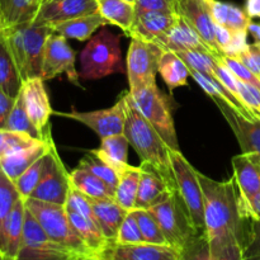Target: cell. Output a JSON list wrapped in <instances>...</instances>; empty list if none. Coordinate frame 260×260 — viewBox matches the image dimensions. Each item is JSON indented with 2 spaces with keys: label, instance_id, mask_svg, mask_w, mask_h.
I'll list each match as a JSON object with an SVG mask.
<instances>
[{
  "label": "cell",
  "instance_id": "obj_46",
  "mask_svg": "<svg viewBox=\"0 0 260 260\" xmlns=\"http://www.w3.org/2000/svg\"><path fill=\"white\" fill-rule=\"evenodd\" d=\"M220 60L236 78L240 81H244L246 84H250V85L256 86V88L260 89V79L253 71L249 70L243 62H241L239 58L233 57V56H226L222 55L220 56Z\"/></svg>",
  "mask_w": 260,
  "mask_h": 260
},
{
  "label": "cell",
  "instance_id": "obj_57",
  "mask_svg": "<svg viewBox=\"0 0 260 260\" xmlns=\"http://www.w3.org/2000/svg\"><path fill=\"white\" fill-rule=\"evenodd\" d=\"M80 260H108L101 255H86V256H81Z\"/></svg>",
  "mask_w": 260,
  "mask_h": 260
},
{
  "label": "cell",
  "instance_id": "obj_9",
  "mask_svg": "<svg viewBox=\"0 0 260 260\" xmlns=\"http://www.w3.org/2000/svg\"><path fill=\"white\" fill-rule=\"evenodd\" d=\"M165 50L155 42L132 37L127 51L126 74L129 90L156 83L159 65Z\"/></svg>",
  "mask_w": 260,
  "mask_h": 260
},
{
  "label": "cell",
  "instance_id": "obj_29",
  "mask_svg": "<svg viewBox=\"0 0 260 260\" xmlns=\"http://www.w3.org/2000/svg\"><path fill=\"white\" fill-rule=\"evenodd\" d=\"M212 15L213 22L223 25L231 32L248 30L251 18L246 14L244 9L231 3L220 2V0H206Z\"/></svg>",
  "mask_w": 260,
  "mask_h": 260
},
{
  "label": "cell",
  "instance_id": "obj_37",
  "mask_svg": "<svg viewBox=\"0 0 260 260\" xmlns=\"http://www.w3.org/2000/svg\"><path fill=\"white\" fill-rule=\"evenodd\" d=\"M2 129H8V131H14V132H20V134H27L30 137L37 140H46L48 137V135L51 134V128L48 129L47 134L43 135L36 128L35 124L30 122L29 117H28L27 111H25L24 102H23L22 93L18 94V96L15 98L14 107H13L12 112L8 116L7 122H5L4 127Z\"/></svg>",
  "mask_w": 260,
  "mask_h": 260
},
{
  "label": "cell",
  "instance_id": "obj_26",
  "mask_svg": "<svg viewBox=\"0 0 260 260\" xmlns=\"http://www.w3.org/2000/svg\"><path fill=\"white\" fill-rule=\"evenodd\" d=\"M107 24H109L108 20L101 13L96 12L94 14L55 23L51 25V28L53 32L63 36L66 40H76L83 42V41L90 40L96 29L106 27Z\"/></svg>",
  "mask_w": 260,
  "mask_h": 260
},
{
  "label": "cell",
  "instance_id": "obj_32",
  "mask_svg": "<svg viewBox=\"0 0 260 260\" xmlns=\"http://www.w3.org/2000/svg\"><path fill=\"white\" fill-rule=\"evenodd\" d=\"M23 80L10 53L3 29L0 30V89L8 95L17 98L22 90Z\"/></svg>",
  "mask_w": 260,
  "mask_h": 260
},
{
  "label": "cell",
  "instance_id": "obj_48",
  "mask_svg": "<svg viewBox=\"0 0 260 260\" xmlns=\"http://www.w3.org/2000/svg\"><path fill=\"white\" fill-rule=\"evenodd\" d=\"M250 71H253L260 79V42L249 45L245 51L236 56Z\"/></svg>",
  "mask_w": 260,
  "mask_h": 260
},
{
  "label": "cell",
  "instance_id": "obj_11",
  "mask_svg": "<svg viewBox=\"0 0 260 260\" xmlns=\"http://www.w3.org/2000/svg\"><path fill=\"white\" fill-rule=\"evenodd\" d=\"M58 117L74 119L93 129L101 139L122 135L126 124V94H122L114 106L93 112H53Z\"/></svg>",
  "mask_w": 260,
  "mask_h": 260
},
{
  "label": "cell",
  "instance_id": "obj_2",
  "mask_svg": "<svg viewBox=\"0 0 260 260\" xmlns=\"http://www.w3.org/2000/svg\"><path fill=\"white\" fill-rule=\"evenodd\" d=\"M126 94V124L124 136L129 145L135 149L141 161L151 165L164 179L169 189L173 193L177 192L174 172L170 161V147L162 140L159 132L151 126L149 121L135 107L129 98V93Z\"/></svg>",
  "mask_w": 260,
  "mask_h": 260
},
{
  "label": "cell",
  "instance_id": "obj_1",
  "mask_svg": "<svg viewBox=\"0 0 260 260\" xmlns=\"http://www.w3.org/2000/svg\"><path fill=\"white\" fill-rule=\"evenodd\" d=\"M205 200L206 236L211 254H216L233 239L244 244L248 231L249 218L241 210L240 196L236 190L234 178L217 182L198 172Z\"/></svg>",
  "mask_w": 260,
  "mask_h": 260
},
{
  "label": "cell",
  "instance_id": "obj_43",
  "mask_svg": "<svg viewBox=\"0 0 260 260\" xmlns=\"http://www.w3.org/2000/svg\"><path fill=\"white\" fill-rule=\"evenodd\" d=\"M243 260H260V220L249 218L246 238L243 244Z\"/></svg>",
  "mask_w": 260,
  "mask_h": 260
},
{
  "label": "cell",
  "instance_id": "obj_54",
  "mask_svg": "<svg viewBox=\"0 0 260 260\" xmlns=\"http://www.w3.org/2000/svg\"><path fill=\"white\" fill-rule=\"evenodd\" d=\"M243 213L246 218H258L260 220V193L251 200L246 206H241Z\"/></svg>",
  "mask_w": 260,
  "mask_h": 260
},
{
  "label": "cell",
  "instance_id": "obj_17",
  "mask_svg": "<svg viewBox=\"0 0 260 260\" xmlns=\"http://www.w3.org/2000/svg\"><path fill=\"white\" fill-rule=\"evenodd\" d=\"M213 102L233 129L243 152H256L260 155V119L245 118L223 99H215Z\"/></svg>",
  "mask_w": 260,
  "mask_h": 260
},
{
  "label": "cell",
  "instance_id": "obj_53",
  "mask_svg": "<svg viewBox=\"0 0 260 260\" xmlns=\"http://www.w3.org/2000/svg\"><path fill=\"white\" fill-rule=\"evenodd\" d=\"M14 103L15 98L8 95L5 91H3L2 89H0V129L4 127L8 116H9L13 107H14Z\"/></svg>",
  "mask_w": 260,
  "mask_h": 260
},
{
  "label": "cell",
  "instance_id": "obj_23",
  "mask_svg": "<svg viewBox=\"0 0 260 260\" xmlns=\"http://www.w3.org/2000/svg\"><path fill=\"white\" fill-rule=\"evenodd\" d=\"M53 141L52 136L48 135V137L38 144L32 145L29 147H24L13 154L8 155L4 159L0 160V169L5 173L9 179L13 182H17L18 178L33 164L37 161L41 156L46 154L48 150L52 147Z\"/></svg>",
  "mask_w": 260,
  "mask_h": 260
},
{
  "label": "cell",
  "instance_id": "obj_44",
  "mask_svg": "<svg viewBox=\"0 0 260 260\" xmlns=\"http://www.w3.org/2000/svg\"><path fill=\"white\" fill-rule=\"evenodd\" d=\"M114 243H117V244L145 243L134 211H129V212L127 213L126 218H124V221L122 222L121 229H119V231H118L117 240L114 241Z\"/></svg>",
  "mask_w": 260,
  "mask_h": 260
},
{
  "label": "cell",
  "instance_id": "obj_7",
  "mask_svg": "<svg viewBox=\"0 0 260 260\" xmlns=\"http://www.w3.org/2000/svg\"><path fill=\"white\" fill-rule=\"evenodd\" d=\"M149 211L156 218L168 244L180 250L193 236L200 234L196 230L189 211L178 190L167 201L149 208Z\"/></svg>",
  "mask_w": 260,
  "mask_h": 260
},
{
  "label": "cell",
  "instance_id": "obj_14",
  "mask_svg": "<svg viewBox=\"0 0 260 260\" xmlns=\"http://www.w3.org/2000/svg\"><path fill=\"white\" fill-rule=\"evenodd\" d=\"M180 249L168 244L112 243L101 256L108 260H180Z\"/></svg>",
  "mask_w": 260,
  "mask_h": 260
},
{
  "label": "cell",
  "instance_id": "obj_15",
  "mask_svg": "<svg viewBox=\"0 0 260 260\" xmlns=\"http://www.w3.org/2000/svg\"><path fill=\"white\" fill-rule=\"evenodd\" d=\"M178 14L184 18L215 56H222L215 38V22L206 0H178Z\"/></svg>",
  "mask_w": 260,
  "mask_h": 260
},
{
  "label": "cell",
  "instance_id": "obj_36",
  "mask_svg": "<svg viewBox=\"0 0 260 260\" xmlns=\"http://www.w3.org/2000/svg\"><path fill=\"white\" fill-rule=\"evenodd\" d=\"M159 74L170 90L185 86L189 78V69L182 58L172 51H165L159 65Z\"/></svg>",
  "mask_w": 260,
  "mask_h": 260
},
{
  "label": "cell",
  "instance_id": "obj_19",
  "mask_svg": "<svg viewBox=\"0 0 260 260\" xmlns=\"http://www.w3.org/2000/svg\"><path fill=\"white\" fill-rule=\"evenodd\" d=\"M178 17L179 14L173 12H160V10L136 12L134 24L127 36L131 38L137 37L150 42H156L175 24Z\"/></svg>",
  "mask_w": 260,
  "mask_h": 260
},
{
  "label": "cell",
  "instance_id": "obj_38",
  "mask_svg": "<svg viewBox=\"0 0 260 260\" xmlns=\"http://www.w3.org/2000/svg\"><path fill=\"white\" fill-rule=\"evenodd\" d=\"M22 198L17 185L0 169V253L3 249V238L8 217L17 201Z\"/></svg>",
  "mask_w": 260,
  "mask_h": 260
},
{
  "label": "cell",
  "instance_id": "obj_3",
  "mask_svg": "<svg viewBox=\"0 0 260 260\" xmlns=\"http://www.w3.org/2000/svg\"><path fill=\"white\" fill-rule=\"evenodd\" d=\"M52 32L51 25L36 22L3 28L10 53L23 81L42 76L46 41Z\"/></svg>",
  "mask_w": 260,
  "mask_h": 260
},
{
  "label": "cell",
  "instance_id": "obj_18",
  "mask_svg": "<svg viewBox=\"0 0 260 260\" xmlns=\"http://www.w3.org/2000/svg\"><path fill=\"white\" fill-rule=\"evenodd\" d=\"M98 0H50L38 10L33 22L52 25L63 20L94 14L98 12Z\"/></svg>",
  "mask_w": 260,
  "mask_h": 260
},
{
  "label": "cell",
  "instance_id": "obj_58",
  "mask_svg": "<svg viewBox=\"0 0 260 260\" xmlns=\"http://www.w3.org/2000/svg\"><path fill=\"white\" fill-rule=\"evenodd\" d=\"M250 154H251V157H253L254 161H255L256 165H258L259 172H260V155L256 154V152H250Z\"/></svg>",
  "mask_w": 260,
  "mask_h": 260
},
{
  "label": "cell",
  "instance_id": "obj_31",
  "mask_svg": "<svg viewBox=\"0 0 260 260\" xmlns=\"http://www.w3.org/2000/svg\"><path fill=\"white\" fill-rule=\"evenodd\" d=\"M43 0H0V15L4 28L33 22Z\"/></svg>",
  "mask_w": 260,
  "mask_h": 260
},
{
  "label": "cell",
  "instance_id": "obj_45",
  "mask_svg": "<svg viewBox=\"0 0 260 260\" xmlns=\"http://www.w3.org/2000/svg\"><path fill=\"white\" fill-rule=\"evenodd\" d=\"M65 207L66 210L74 211V212L79 213V215L84 216L85 218L96 223L95 216H94L93 212V207H91L90 203V198L86 197L85 194L80 193L79 190L74 189L73 187H71L70 192H69Z\"/></svg>",
  "mask_w": 260,
  "mask_h": 260
},
{
  "label": "cell",
  "instance_id": "obj_27",
  "mask_svg": "<svg viewBox=\"0 0 260 260\" xmlns=\"http://www.w3.org/2000/svg\"><path fill=\"white\" fill-rule=\"evenodd\" d=\"M128 146L129 142L124 134L116 135L102 139L101 146L98 149L90 150L89 154L106 162L119 174V172L128 164Z\"/></svg>",
  "mask_w": 260,
  "mask_h": 260
},
{
  "label": "cell",
  "instance_id": "obj_16",
  "mask_svg": "<svg viewBox=\"0 0 260 260\" xmlns=\"http://www.w3.org/2000/svg\"><path fill=\"white\" fill-rule=\"evenodd\" d=\"M70 189V173H68L65 165L61 161L60 155L57 154L52 169L46 174L28 198L65 206Z\"/></svg>",
  "mask_w": 260,
  "mask_h": 260
},
{
  "label": "cell",
  "instance_id": "obj_30",
  "mask_svg": "<svg viewBox=\"0 0 260 260\" xmlns=\"http://www.w3.org/2000/svg\"><path fill=\"white\" fill-rule=\"evenodd\" d=\"M57 154V149H56L55 144H53L52 147H51L43 156H41L37 161L33 162V164L30 165L19 178H18V180L15 182V185H17L22 198L27 200V198L32 194L35 188L40 184V182L46 177V174L52 169L53 162H55V157Z\"/></svg>",
  "mask_w": 260,
  "mask_h": 260
},
{
  "label": "cell",
  "instance_id": "obj_35",
  "mask_svg": "<svg viewBox=\"0 0 260 260\" xmlns=\"http://www.w3.org/2000/svg\"><path fill=\"white\" fill-rule=\"evenodd\" d=\"M70 184L74 189L79 190L91 200H108L113 198L106 183L89 172L88 169L78 167L70 173ZM114 200V198H113Z\"/></svg>",
  "mask_w": 260,
  "mask_h": 260
},
{
  "label": "cell",
  "instance_id": "obj_5",
  "mask_svg": "<svg viewBox=\"0 0 260 260\" xmlns=\"http://www.w3.org/2000/svg\"><path fill=\"white\" fill-rule=\"evenodd\" d=\"M128 93L135 107L159 132L168 146L172 150H179L169 101L160 91L156 83L149 84V85L134 89V90H128Z\"/></svg>",
  "mask_w": 260,
  "mask_h": 260
},
{
  "label": "cell",
  "instance_id": "obj_59",
  "mask_svg": "<svg viewBox=\"0 0 260 260\" xmlns=\"http://www.w3.org/2000/svg\"><path fill=\"white\" fill-rule=\"evenodd\" d=\"M3 28H4V23H3L2 15H0V29H3Z\"/></svg>",
  "mask_w": 260,
  "mask_h": 260
},
{
  "label": "cell",
  "instance_id": "obj_20",
  "mask_svg": "<svg viewBox=\"0 0 260 260\" xmlns=\"http://www.w3.org/2000/svg\"><path fill=\"white\" fill-rule=\"evenodd\" d=\"M141 178L134 210H149L167 201L173 194L159 173L147 162L141 161Z\"/></svg>",
  "mask_w": 260,
  "mask_h": 260
},
{
  "label": "cell",
  "instance_id": "obj_41",
  "mask_svg": "<svg viewBox=\"0 0 260 260\" xmlns=\"http://www.w3.org/2000/svg\"><path fill=\"white\" fill-rule=\"evenodd\" d=\"M41 141H43V140L33 139L27 134L0 129V160H3L8 155L13 154V152L18 151V150L29 147Z\"/></svg>",
  "mask_w": 260,
  "mask_h": 260
},
{
  "label": "cell",
  "instance_id": "obj_24",
  "mask_svg": "<svg viewBox=\"0 0 260 260\" xmlns=\"http://www.w3.org/2000/svg\"><path fill=\"white\" fill-rule=\"evenodd\" d=\"M90 203L94 216H95L96 225L101 229L102 234L109 244L114 243L117 240L122 222L129 211L121 207L113 198H108V200H91L90 198Z\"/></svg>",
  "mask_w": 260,
  "mask_h": 260
},
{
  "label": "cell",
  "instance_id": "obj_63",
  "mask_svg": "<svg viewBox=\"0 0 260 260\" xmlns=\"http://www.w3.org/2000/svg\"><path fill=\"white\" fill-rule=\"evenodd\" d=\"M0 30H2V29H0Z\"/></svg>",
  "mask_w": 260,
  "mask_h": 260
},
{
  "label": "cell",
  "instance_id": "obj_25",
  "mask_svg": "<svg viewBox=\"0 0 260 260\" xmlns=\"http://www.w3.org/2000/svg\"><path fill=\"white\" fill-rule=\"evenodd\" d=\"M25 200L19 198L13 207L4 229V238H3L2 255L9 260H15L19 253L20 245L23 241L25 221Z\"/></svg>",
  "mask_w": 260,
  "mask_h": 260
},
{
  "label": "cell",
  "instance_id": "obj_47",
  "mask_svg": "<svg viewBox=\"0 0 260 260\" xmlns=\"http://www.w3.org/2000/svg\"><path fill=\"white\" fill-rule=\"evenodd\" d=\"M239 98L256 119H260V89L238 79Z\"/></svg>",
  "mask_w": 260,
  "mask_h": 260
},
{
  "label": "cell",
  "instance_id": "obj_52",
  "mask_svg": "<svg viewBox=\"0 0 260 260\" xmlns=\"http://www.w3.org/2000/svg\"><path fill=\"white\" fill-rule=\"evenodd\" d=\"M215 38L221 52L225 55V51L228 50V47L231 43V40H233V32L226 27H223V25L215 23Z\"/></svg>",
  "mask_w": 260,
  "mask_h": 260
},
{
  "label": "cell",
  "instance_id": "obj_56",
  "mask_svg": "<svg viewBox=\"0 0 260 260\" xmlns=\"http://www.w3.org/2000/svg\"><path fill=\"white\" fill-rule=\"evenodd\" d=\"M248 33L253 36L255 42H260V23L250 22L248 27Z\"/></svg>",
  "mask_w": 260,
  "mask_h": 260
},
{
  "label": "cell",
  "instance_id": "obj_49",
  "mask_svg": "<svg viewBox=\"0 0 260 260\" xmlns=\"http://www.w3.org/2000/svg\"><path fill=\"white\" fill-rule=\"evenodd\" d=\"M136 12L160 10V12L178 13V0H137Z\"/></svg>",
  "mask_w": 260,
  "mask_h": 260
},
{
  "label": "cell",
  "instance_id": "obj_6",
  "mask_svg": "<svg viewBox=\"0 0 260 260\" xmlns=\"http://www.w3.org/2000/svg\"><path fill=\"white\" fill-rule=\"evenodd\" d=\"M25 207L35 216L37 222L43 229L47 236L56 243L66 246L81 256L90 255L85 244L80 240L69 221L65 206L27 198Z\"/></svg>",
  "mask_w": 260,
  "mask_h": 260
},
{
  "label": "cell",
  "instance_id": "obj_22",
  "mask_svg": "<svg viewBox=\"0 0 260 260\" xmlns=\"http://www.w3.org/2000/svg\"><path fill=\"white\" fill-rule=\"evenodd\" d=\"M241 206H246L260 193V172L250 152H241L231 160Z\"/></svg>",
  "mask_w": 260,
  "mask_h": 260
},
{
  "label": "cell",
  "instance_id": "obj_50",
  "mask_svg": "<svg viewBox=\"0 0 260 260\" xmlns=\"http://www.w3.org/2000/svg\"><path fill=\"white\" fill-rule=\"evenodd\" d=\"M212 256L216 260H243V245L238 239H233Z\"/></svg>",
  "mask_w": 260,
  "mask_h": 260
},
{
  "label": "cell",
  "instance_id": "obj_42",
  "mask_svg": "<svg viewBox=\"0 0 260 260\" xmlns=\"http://www.w3.org/2000/svg\"><path fill=\"white\" fill-rule=\"evenodd\" d=\"M180 260H216L211 254L206 234L193 236L180 251Z\"/></svg>",
  "mask_w": 260,
  "mask_h": 260
},
{
  "label": "cell",
  "instance_id": "obj_61",
  "mask_svg": "<svg viewBox=\"0 0 260 260\" xmlns=\"http://www.w3.org/2000/svg\"><path fill=\"white\" fill-rule=\"evenodd\" d=\"M0 260H9V259H7L4 255H2V254H0Z\"/></svg>",
  "mask_w": 260,
  "mask_h": 260
},
{
  "label": "cell",
  "instance_id": "obj_13",
  "mask_svg": "<svg viewBox=\"0 0 260 260\" xmlns=\"http://www.w3.org/2000/svg\"><path fill=\"white\" fill-rule=\"evenodd\" d=\"M43 81L42 78H30L23 81L20 93L30 122L41 134L46 135L51 128L50 118L53 114V109Z\"/></svg>",
  "mask_w": 260,
  "mask_h": 260
},
{
  "label": "cell",
  "instance_id": "obj_55",
  "mask_svg": "<svg viewBox=\"0 0 260 260\" xmlns=\"http://www.w3.org/2000/svg\"><path fill=\"white\" fill-rule=\"evenodd\" d=\"M245 12L249 18H260V0H245Z\"/></svg>",
  "mask_w": 260,
  "mask_h": 260
},
{
  "label": "cell",
  "instance_id": "obj_8",
  "mask_svg": "<svg viewBox=\"0 0 260 260\" xmlns=\"http://www.w3.org/2000/svg\"><path fill=\"white\" fill-rule=\"evenodd\" d=\"M170 161L177 182L178 192L182 196L196 230L206 234L205 200L198 172L190 165L180 150H170Z\"/></svg>",
  "mask_w": 260,
  "mask_h": 260
},
{
  "label": "cell",
  "instance_id": "obj_28",
  "mask_svg": "<svg viewBox=\"0 0 260 260\" xmlns=\"http://www.w3.org/2000/svg\"><path fill=\"white\" fill-rule=\"evenodd\" d=\"M68 211L69 221H70L74 231L80 238V240L85 244L90 255H102L103 251L107 249V246L109 245V243L104 238L98 225L93 221L85 218L84 216L74 212V211Z\"/></svg>",
  "mask_w": 260,
  "mask_h": 260
},
{
  "label": "cell",
  "instance_id": "obj_51",
  "mask_svg": "<svg viewBox=\"0 0 260 260\" xmlns=\"http://www.w3.org/2000/svg\"><path fill=\"white\" fill-rule=\"evenodd\" d=\"M248 46V30L233 32V40H231V43L228 47V50L225 51V55L236 57L243 51H245Z\"/></svg>",
  "mask_w": 260,
  "mask_h": 260
},
{
  "label": "cell",
  "instance_id": "obj_60",
  "mask_svg": "<svg viewBox=\"0 0 260 260\" xmlns=\"http://www.w3.org/2000/svg\"><path fill=\"white\" fill-rule=\"evenodd\" d=\"M124 2H127V3H131V4H136V2L137 0H124Z\"/></svg>",
  "mask_w": 260,
  "mask_h": 260
},
{
  "label": "cell",
  "instance_id": "obj_12",
  "mask_svg": "<svg viewBox=\"0 0 260 260\" xmlns=\"http://www.w3.org/2000/svg\"><path fill=\"white\" fill-rule=\"evenodd\" d=\"M76 53L71 48L63 36L52 32L47 37L43 56L42 76L43 80H52L61 74H66L69 80L80 86V76L75 68Z\"/></svg>",
  "mask_w": 260,
  "mask_h": 260
},
{
  "label": "cell",
  "instance_id": "obj_39",
  "mask_svg": "<svg viewBox=\"0 0 260 260\" xmlns=\"http://www.w3.org/2000/svg\"><path fill=\"white\" fill-rule=\"evenodd\" d=\"M136 216L137 223L141 230L142 238L145 243L150 244H160V245H167L168 240L165 238L164 233L160 229L155 216L149 210H132ZM169 245V244H168Z\"/></svg>",
  "mask_w": 260,
  "mask_h": 260
},
{
  "label": "cell",
  "instance_id": "obj_34",
  "mask_svg": "<svg viewBox=\"0 0 260 260\" xmlns=\"http://www.w3.org/2000/svg\"><path fill=\"white\" fill-rule=\"evenodd\" d=\"M98 12L108 20L128 35L136 17V8L124 0H98Z\"/></svg>",
  "mask_w": 260,
  "mask_h": 260
},
{
  "label": "cell",
  "instance_id": "obj_33",
  "mask_svg": "<svg viewBox=\"0 0 260 260\" xmlns=\"http://www.w3.org/2000/svg\"><path fill=\"white\" fill-rule=\"evenodd\" d=\"M141 169L140 167H132L127 164L118 174V184H117L114 201L124 210L132 211L136 203L137 190H139Z\"/></svg>",
  "mask_w": 260,
  "mask_h": 260
},
{
  "label": "cell",
  "instance_id": "obj_4",
  "mask_svg": "<svg viewBox=\"0 0 260 260\" xmlns=\"http://www.w3.org/2000/svg\"><path fill=\"white\" fill-rule=\"evenodd\" d=\"M80 79L95 80L116 73H126L122 61L121 37L111 30L101 32L89 40L80 53Z\"/></svg>",
  "mask_w": 260,
  "mask_h": 260
},
{
  "label": "cell",
  "instance_id": "obj_10",
  "mask_svg": "<svg viewBox=\"0 0 260 260\" xmlns=\"http://www.w3.org/2000/svg\"><path fill=\"white\" fill-rule=\"evenodd\" d=\"M27 208V207H25ZM81 255L47 236L35 216L25 210L24 233L15 260H80Z\"/></svg>",
  "mask_w": 260,
  "mask_h": 260
},
{
  "label": "cell",
  "instance_id": "obj_21",
  "mask_svg": "<svg viewBox=\"0 0 260 260\" xmlns=\"http://www.w3.org/2000/svg\"><path fill=\"white\" fill-rule=\"evenodd\" d=\"M155 43L164 48L165 51H172V52L194 50L213 55L210 47L203 42L197 30L180 15L178 17L175 24Z\"/></svg>",
  "mask_w": 260,
  "mask_h": 260
},
{
  "label": "cell",
  "instance_id": "obj_40",
  "mask_svg": "<svg viewBox=\"0 0 260 260\" xmlns=\"http://www.w3.org/2000/svg\"><path fill=\"white\" fill-rule=\"evenodd\" d=\"M79 167L84 168V169H88L89 172H91L93 174H95L96 177L101 178V179L106 183L109 192L112 193V196H113L114 198L117 184H118V173H117L113 168L107 165L106 162H103L102 160L96 159V157L93 156L91 154L83 157V159L79 161Z\"/></svg>",
  "mask_w": 260,
  "mask_h": 260
},
{
  "label": "cell",
  "instance_id": "obj_62",
  "mask_svg": "<svg viewBox=\"0 0 260 260\" xmlns=\"http://www.w3.org/2000/svg\"><path fill=\"white\" fill-rule=\"evenodd\" d=\"M47 2H50V0H45V2H43V4H45V3H47ZM43 4H42V5H43Z\"/></svg>",
  "mask_w": 260,
  "mask_h": 260
}]
</instances>
